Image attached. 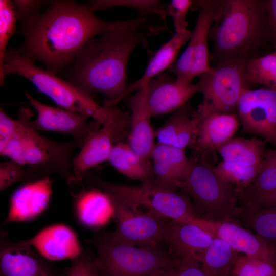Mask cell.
<instances>
[{"instance_id": "1", "label": "cell", "mask_w": 276, "mask_h": 276, "mask_svg": "<svg viewBox=\"0 0 276 276\" xmlns=\"http://www.w3.org/2000/svg\"><path fill=\"white\" fill-rule=\"evenodd\" d=\"M24 41L20 52L34 62L39 61L56 74L73 63L81 50L94 37L107 32L138 29L146 17L109 21L97 17L88 5L73 1H52L39 12L21 21Z\"/></svg>"}, {"instance_id": "2", "label": "cell", "mask_w": 276, "mask_h": 276, "mask_svg": "<svg viewBox=\"0 0 276 276\" xmlns=\"http://www.w3.org/2000/svg\"><path fill=\"white\" fill-rule=\"evenodd\" d=\"M155 31L116 30L92 39L73 61L70 81L89 95L102 94L106 99L103 106L114 107L128 86L127 69L132 53Z\"/></svg>"}, {"instance_id": "3", "label": "cell", "mask_w": 276, "mask_h": 276, "mask_svg": "<svg viewBox=\"0 0 276 276\" xmlns=\"http://www.w3.org/2000/svg\"><path fill=\"white\" fill-rule=\"evenodd\" d=\"M215 23L213 39L219 62L247 58L268 41L266 0L223 1Z\"/></svg>"}, {"instance_id": "4", "label": "cell", "mask_w": 276, "mask_h": 276, "mask_svg": "<svg viewBox=\"0 0 276 276\" xmlns=\"http://www.w3.org/2000/svg\"><path fill=\"white\" fill-rule=\"evenodd\" d=\"M33 112L27 106L20 108L15 133L1 156L7 157L42 178L58 175L68 183L74 176L72 172L73 154L78 144L75 141L60 142L39 134L29 125Z\"/></svg>"}, {"instance_id": "5", "label": "cell", "mask_w": 276, "mask_h": 276, "mask_svg": "<svg viewBox=\"0 0 276 276\" xmlns=\"http://www.w3.org/2000/svg\"><path fill=\"white\" fill-rule=\"evenodd\" d=\"M17 74L30 81L40 93L45 95L59 107L82 113L102 124L106 119L108 108L98 104L91 95L87 94L70 81L34 64L19 49L7 50L0 75L1 85L6 76Z\"/></svg>"}, {"instance_id": "6", "label": "cell", "mask_w": 276, "mask_h": 276, "mask_svg": "<svg viewBox=\"0 0 276 276\" xmlns=\"http://www.w3.org/2000/svg\"><path fill=\"white\" fill-rule=\"evenodd\" d=\"M82 181L105 192L111 201L129 208L144 207L168 219L192 222L197 218L188 195L157 185L153 179L137 186L104 180L87 172Z\"/></svg>"}, {"instance_id": "7", "label": "cell", "mask_w": 276, "mask_h": 276, "mask_svg": "<svg viewBox=\"0 0 276 276\" xmlns=\"http://www.w3.org/2000/svg\"><path fill=\"white\" fill-rule=\"evenodd\" d=\"M208 151L192 159L190 171L181 185L192 199L197 218L212 221H232L239 193L232 184L222 180L214 171Z\"/></svg>"}, {"instance_id": "8", "label": "cell", "mask_w": 276, "mask_h": 276, "mask_svg": "<svg viewBox=\"0 0 276 276\" xmlns=\"http://www.w3.org/2000/svg\"><path fill=\"white\" fill-rule=\"evenodd\" d=\"M85 242L96 250L99 276H149L177 259L163 247L122 243L110 232L97 233Z\"/></svg>"}, {"instance_id": "9", "label": "cell", "mask_w": 276, "mask_h": 276, "mask_svg": "<svg viewBox=\"0 0 276 276\" xmlns=\"http://www.w3.org/2000/svg\"><path fill=\"white\" fill-rule=\"evenodd\" d=\"M248 60L220 61L209 72L201 75L197 84L203 99L197 110L201 113L237 114L241 96L249 89L246 75Z\"/></svg>"}, {"instance_id": "10", "label": "cell", "mask_w": 276, "mask_h": 276, "mask_svg": "<svg viewBox=\"0 0 276 276\" xmlns=\"http://www.w3.org/2000/svg\"><path fill=\"white\" fill-rule=\"evenodd\" d=\"M130 126V114L114 106L108 108L101 128L98 126L90 132L73 158L72 169L75 179L82 181L91 168L107 161L114 146L128 139Z\"/></svg>"}, {"instance_id": "11", "label": "cell", "mask_w": 276, "mask_h": 276, "mask_svg": "<svg viewBox=\"0 0 276 276\" xmlns=\"http://www.w3.org/2000/svg\"><path fill=\"white\" fill-rule=\"evenodd\" d=\"M223 1H195L200 13L195 28L192 32L186 49L178 60L169 68L176 80L181 83L189 84L197 76L209 72L208 35L211 26L219 18Z\"/></svg>"}, {"instance_id": "12", "label": "cell", "mask_w": 276, "mask_h": 276, "mask_svg": "<svg viewBox=\"0 0 276 276\" xmlns=\"http://www.w3.org/2000/svg\"><path fill=\"white\" fill-rule=\"evenodd\" d=\"M112 204L116 224L110 233L116 239L137 247L164 246L169 219L147 210Z\"/></svg>"}, {"instance_id": "13", "label": "cell", "mask_w": 276, "mask_h": 276, "mask_svg": "<svg viewBox=\"0 0 276 276\" xmlns=\"http://www.w3.org/2000/svg\"><path fill=\"white\" fill-rule=\"evenodd\" d=\"M237 114L243 131L262 137L276 148V89H247L239 100Z\"/></svg>"}, {"instance_id": "14", "label": "cell", "mask_w": 276, "mask_h": 276, "mask_svg": "<svg viewBox=\"0 0 276 276\" xmlns=\"http://www.w3.org/2000/svg\"><path fill=\"white\" fill-rule=\"evenodd\" d=\"M25 95L37 113L35 120L29 123L36 131H50L70 135L80 148L90 132L102 125L96 121L88 123L89 117L85 114L42 103L27 91Z\"/></svg>"}, {"instance_id": "15", "label": "cell", "mask_w": 276, "mask_h": 276, "mask_svg": "<svg viewBox=\"0 0 276 276\" xmlns=\"http://www.w3.org/2000/svg\"><path fill=\"white\" fill-rule=\"evenodd\" d=\"M213 238L220 239L234 250L267 262L276 267V246L241 225L229 221H212L196 218L192 222Z\"/></svg>"}, {"instance_id": "16", "label": "cell", "mask_w": 276, "mask_h": 276, "mask_svg": "<svg viewBox=\"0 0 276 276\" xmlns=\"http://www.w3.org/2000/svg\"><path fill=\"white\" fill-rule=\"evenodd\" d=\"M25 241L9 240L8 232L0 233V276H53L41 256Z\"/></svg>"}, {"instance_id": "17", "label": "cell", "mask_w": 276, "mask_h": 276, "mask_svg": "<svg viewBox=\"0 0 276 276\" xmlns=\"http://www.w3.org/2000/svg\"><path fill=\"white\" fill-rule=\"evenodd\" d=\"M144 87L147 105L152 117L174 112L199 93L197 84L181 83L164 73L151 80Z\"/></svg>"}, {"instance_id": "18", "label": "cell", "mask_w": 276, "mask_h": 276, "mask_svg": "<svg viewBox=\"0 0 276 276\" xmlns=\"http://www.w3.org/2000/svg\"><path fill=\"white\" fill-rule=\"evenodd\" d=\"M53 182L47 176L17 188L11 196L7 217L3 224L30 220L40 215L50 202Z\"/></svg>"}, {"instance_id": "19", "label": "cell", "mask_w": 276, "mask_h": 276, "mask_svg": "<svg viewBox=\"0 0 276 276\" xmlns=\"http://www.w3.org/2000/svg\"><path fill=\"white\" fill-rule=\"evenodd\" d=\"M213 238L197 225L169 219L164 246L177 258H191L200 262Z\"/></svg>"}, {"instance_id": "20", "label": "cell", "mask_w": 276, "mask_h": 276, "mask_svg": "<svg viewBox=\"0 0 276 276\" xmlns=\"http://www.w3.org/2000/svg\"><path fill=\"white\" fill-rule=\"evenodd\" d=\"M150 159L154 182L175 190L180 188L185 181L193 162L187 157L184 150L158 143L155 144Z\"/></svg>"}, {"instance_id": "21", "label": "cell", "mask_w": 276, "mask_h": 276, "mask_svg": "<svg viewBox=\"0 0 276 276\" xmlns=\"http://www.w3.org/2000/svg\"><path fill=\"white\" fill-rule=\"evenodd\" d=\"M25 242L50 261L71 260L83 249L74 232L63 224L50 226Z\"/></svg>"}, {"instance_id": "22", "label": "cell", "mask_w": 276, "mask_h": 276, "mask_svg": "<svg viewBox=\"0 0 276 276\" xmlns=\"http://www.w3.org/2000/svg\"><path fill=\"white\" fill-rule=\"evenodd\" d=\"M196 111L199 120L193 145L198 156L204 151H216L233 137L238 128L239 120L236 114Z\"/></svg>"}, {"instance_id": "23", "label": "cell", "mask_w": 276, "mask_h": 276, "mask_svg": "<svg viewBox=\"0 0 276 276\" xmlns=\"http://www.w3.org/2000/svg\"><path fill=\"white\" fill-rule=\"evenodd\" d=\"M130 126L128 144L138 154L150 160L155 145V134L151 124L152 116L146 99V89L142 87L130 98Z\"/></svg>"}, {"instance_id": "24", "label": "cell", "mask_w": 276, "mask_h": 276, "mask_svg": "<svg viewBox=\"0 0 276 276\" xmlns=\"http://www.w3.org/2000/svg\"><path fill=\"white\" fill-rule=\"evenodd\" d=\"M80 189L75 194V211L78 219L82 224L89 227L105 224L113 209L109 196L102 190L88 186Z\"/></svg>"}, {"instance_id": "25", "label": "cell", "mask_w": 276, "mask_h": 276, "mask_svg": "<svg viewBox=\"0 0 276 276\" xmlns=\"http://www.w3.org/2000/svg\"><path fill=\"white\" fill-rule=\"evenodd\" d=\"M192 32L188 30L186 32L175 34L156 52L150 60L143 76L128 85L122 95L121 100L130 93L137 91L152 79L169 68L174 63L181 47L189 40Z\"/></svg>"}, {"instance_id": "26", "label": "cell", "mask_w": 276, "mask_h": 276, "mask_svg": "<svg viewBox=\"0 0 276 276\" xmlns=\"http://www.w3.org/2000/svg\"><path fill=\"white\" fill-rule=\"evenodd\" d=\"M232 220L253 230L258 236L276 246V206L256 207L243 203L237 206Z\"/></svg>"}, {"instance_id": "27", "label": "cell", "mask_w": 276, "mask_h": 276, "mask_svg": "<svg viewBox=\"0 0 276 276\" xmlns=\"http://www.w3.org/2000/svg\"><path fill=\"white\" fill-rule=\"evenodd\" d=\"M119 172L132 180L143 182L154 179L152 163L136 153L125 142H120L113 148L108 159Z\"/></svg>"}, {"instance_id": "28", "label": "cell", "mask_w": 276, "mask_h": 276, "mask_svg": "<svg viewBox=\"0 0 276 276\" xmlns=\"http://www.w3.org/2000/svg\"><path fill=\"white\" fill-rule=\"evenodd\" d=\"M266 143L265 141L256 137H232L216 151L223 161L262 167Z\"/></svg>"}, {"instance_id": "29", "label": "cell", "mask_w": 276, "mask_h": 276, "mask_svg": "<svg viewBox=\"0 0 276 276\" xmlns=\"http://www.w3.org/2000/svg\"><path fill=\"white\" fill-rule=\"evenodd\" d=\"M240 255L225 241L214 238L200 262L207 276H229Z\"/></svg>"}, {"instance_id": "30", "label": "cell", "mask_w": 276, "mask_h": 276, "mask_svg": "<svg viewBox=\"0 0 276 276\" xmlns=\"http://www.w3.org/2000/svg\"><path fill=\"white\" fill-rule=\"evenodd\" d=\"M275 189L276 149L266 150L260 172L253 182L239 193V199L244 202Z\"/></svg>"}, {"instance_id": "31", "label": "cell", "mask_w": 276, "mask_h": 276, "mask_svg": "<svg viewBox=\"0 0 276 276\" xmlns=\"http://www.w3.org/2000/svg\"><path fill=\"white\" fill-rule=\"evenodd\" d=\"M261 167L223 160L213 169L222 180L233 185L239 193L253 182Z\"/></svg>"}, {"instance_id": "32", "label": "cell", "mask_w": 276, "mask_h": 276, "mask_svg": "<svg viewBox=\"0 0 276 276\" xmlns=\"http://www.w3.org/2000/svg\"><path fill=\"white\" fill-rule=\"evenodd\" d=\"M246 75L250 84H261L276 89V51L249 59L246 65Z\"/></svg>"}, {"instance_id": "33", "label": "cell", "mask_w": 276, "mask_h": 276, "mask_svg": "<svg viewBox=\"0 0 276 276\" xmlns=\"http://www.w3.org/2000/svg\"><path fill=\"white\" fill-rule=\"evenodd\" d=\"M87 5L94 12L115 7H125L136 10L139 15L144 17L156 14L165 20L167 14L166 5L156 0H96Z\"/></svg>"}, {"instance_id": "34", "label": "cell", "mask_w": 276, "mask_h": 276, "mask_svg": "<svg viewBox=\"0 0 276 276\" xmlns=\"http://www.w3.org/2000/svg\"><path fill=\"white\" fill-rule=\"evenodd\" d=\"M194 112L192 106L188 103L175 111L163 126L154 131L157 143L171 146L178 132Z\"/></svg>"}, {"instance_id": "35", "label": "cell", "mask_w": 276, "mask_h": 276, "mask_svg": "<svg viewBox=\"0 0 276 276\" xmlns=\"http://www.w3.org/2000/svg\"><path fill=\"white\" fill-rule=\"evenodd\" d=\"M18 19L14 2L0 1V75L2 73L6 47L11 37L16 32Z\"/></svg>"}, {"instance_id": "36", "label": "cell", "mask_w": 276, "mask_h": 276, "mask_svg": "<svg viewBox=\"0 0 276 276\" xmlns=\"http://www.w3.org/2000/svg\"><path fill=\"white\" fill-rule=\"evenodd\" d=\"M231 275L233 276H276V267L264 260L241 255Z\"/></svg>"}, {"instance_id": "37", "label": "cell", "mask_w": 276, "mask_h": 276, "mask_svg": "<svg viewBox=\"0 0 276 276\" xmlns=\"http://www.w3.org/2000/svg\"><path fill=\"white\" fill-rule=\"evenodd\" d=\"M39 178L41 177L13 160L10 159L0 163L1 192L18 182L32 181Z\"/></svg>"}, {"instance_id": "38", "label": "cell", "mask_w": 276, "mask_h": 276, "mask_svg": "<svg viewBox=\"0 0 276 276\" xmlns=\"http://www.w3.org/2000/svg\"><path fill=\"white\" fill-rule=\"evenodd\" d=\"M149 276H207L198 260L191 258H177Z\"/></svg>"}, {"instance_id": "39", "label": "cell", "mask_w": 276, "mask_h": 276, "mask_svg": "<svg viewBox=\"0 0 276 276\" xmlns=\"http://www.w3.org/2000/svg\"><path fill=\"white\" fill-rule=\"evenodd\" d=\"M100 271L96 257L87 249L71 259V264L63 276H99Z\"/></svg>"}, {"instance_id": "40", "label": "cell", "mask_w": 276, "mask_h": 276, "mask_svg": "<svg viewBox=\"0 0 276 276\" xmlns=\"http://www.w3.org/2000/svg\"><path fill=\"white\" fill-rule=\"evenodd\" d=\"M193 3L191 0H172L166 5L167 14L173 19L176 33H183L188 30L186 17Z\"/></svg>"}, {"instance_id": "41", "label": "cell", "mask_w": 276, "mask_h": 276, "mask_svg": "<svg viewBox=\"0 0 276 276\" xmlns=\"http://www.w3.org/2000/svg\"><path fill=\"white\" fill-rule=\"evenodd\" d=\"M199 120V117L195 111L178 132L171 146L185 150L186 147L193 145L197 134Z\"/></svg>"}, {"instance_id": "42", "label": "cell", "mask_w": 276, "mask_h": 276, "mask_svg": "<svg viewBox=\"0 0 276 276\" xmlns=\"http://www.w3.org/2000/svg\"><path fill=\"white\" fill-rule=\"evenodd\" d=\"M17 125V120L11 118L2 108L0 109V152L13 137Z\"/></svg>"}, {"instance_id": "43", "label": "cell", "mask_w": 276, "mask_h": 276, "mask_svg": "<svg viewBox=\"0 0 276 276\" xmlns=\"http://www.w3.org/2000/svg\"><path fill=\"white\" fill-rule=\"evenodd\" d=\"M18 19L21 21L40 12L41 7L44 3L42 1H14Z\"/></svg>"}, {"instance_id": "44", "label": "cell", "mask_w": 276, "mask_h": 276, "mask_svg": "<svg viewBox=\"0 0 276 276\" xmlns=\"http://www.w3.org/2000/svg\"><path fill=\"white\" fill-rule=\"evenodd\" d=\"M268 41L276 51V0H266Z\"/></svg>"}, {"instance_id": "45", "label": "cell", "mask_w": 276, "mask_h": 276, "mask_svg": "<svg viewBox=\"0 0 276 276\" xmlns=\"http://www.w3.org/2000/svg\"><path fill=\"white\" fill-rule=\"evenodd\" d=\"M243 203L256 207L276 206V189L270 192L250 198Z\"/></svg>"}, {"instance_id": "46", "label": "cell", "mask_w": 276, "mask_h": 276, "mask_svg": "<svg viewBox=\"0 0 276 276\" xmlns=\"http://www.w3.org/2000/svg\"><path fill=\"white\" fill-rule=\"evenodd\" d=\"M229 276H233V275H229Z\"/></svg>"}]
</instances>
